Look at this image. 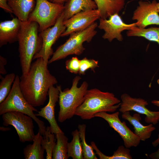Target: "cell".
<instances>
[{
  "label": "cell",
  "instance_id": "1",
  "mask_svg": "<svg viewBox=\"0 0 159 159\" xmlns=\"http://www.w3.org/2000/svg\"><path fill=\"white\" fill-rule=\"evenodd\" d=\"M48 63L39 57L32 63L28 73L20 77V86L24 98L35 107L43 105L50 87L57 84L56 77L50 72Z\"/></svg>",
  "mask_w": 159,
  "mask_h": 159
},
{
  "label": "cell",
  "instance_id": "2",
  "mask_svg": "<svg viewBox=\"0 0 159 159\" xmlns=\"http://www.w3.org/2000/svg\"><path fill=\"white\" fill-rule=\"evenodd\" d=\"M39 32V25L37 22L28 20L22 21L18 41L22 75L28 73L34 56L42 48V40Z\"/></svg>",
  "mask_w": 159,
  "mask_h": 159
},
{
  "label": "cell",
  "instance_id": "3",
  "mask_svg": "<svg viewBox=\"0 0 159 159\" xmlns=\"http://www.w3.org/2000/svg\"><path fill=\"white\" fill-rule=\"evenodd\" d=\"M121 102L112 93L102 92L97 88L88 90L75 115L83 120H90L100 112H115L119 108Z\"/></svg>",
  "mask_w": 159,
  "mask_h": 159
},
{
  "label": "cell",
  "instance_id": "4",
  "mask_svg": "<svg viewBox=\"0 0 159 159\" xmlns=\"http://www.w3.org/2000/svg\"><path fill=\"white\" fill-rule=\"evenodd\" d=\"M81 79L79 76H76L73 80L71 88H66L63 91L60 85L57 86L59 91V110L58 120L60 122H63L75 115L76 110L84 100L88 84L86 81H84L78 87V85Z\"/></svg>",
  "mask_w": 159,
  "mask_h": 159
},
{
  "label": "cell",
  "instance_id": "5",
  "mask_svg": "<svg viewBox=\"0 0 159 159\" xmlns=\"http://www.w3.org/2000/svg\"><path fill=\"white\" fill-rule=\"evenodd\" d=\"M20 77L16 75L11 90L5 100L0 103V115L9 112H22L31 117L37 124L39 132L44 136L46 130L44 122L38 118L34 112L38 110L26 101L20 86Z\"/></svg>",
  "mask_w": 159,
  "mask_h": 159
},
{
  "label": "cell",
  "instance_id": "6",
  "mask_svg": "<svg viewBox=\"0 0 159 159\" xmlns=\"http://www.w3.org/2000/svg\"><path fill=\"white\" fill-rule=\"evenodd\" d=\"M97 26V23L95 22L83 30L71 34L66 42L54 52L48 64L64 59L69 55L81 54L85 49L83 43L91 41L97 33L95 29Z\"/></svg>",
  "mask_w": 159,
  "mask_h": 159
},
{
  "label": "cell",
  "instance_id": "7",
  "mask_svg": "<svg viewBox=\"0 0 159 159\" xmlns=\"http://www.w3.org/2000/svg\"><path fill=\"white\" fill-rule=\"evenodd\" d=\"M64 4L52 2L48 0H36L33 11L28 21L37 22L39 32L53 26L63 12Z\"/></svg>",
  "mask_w": 159,
  "mask_h": 159
},
{
  "label": "cell",
  "instance_id": "8",
  "mask_svg": "<svg viewBox=\"0 0 159 159\" xmlns=\"http://www.w3.org/2000/svg\"><path fill=\"white\" fill-rule=\"evenodd\" d=\"M4 126L11 125L15 129L20 141H33L35 134L33 118L22 112L11 111L2 115Z\"/></svg>",
  "mask_w": 159,
  "mask_h": 159
},
{
  "label": "cell",
  "instance_id": "9",
  "mask_svg": "<svg viewBox=\"0 0 159 159\" xmlns=\"http://www.w3.org/2000/svg\"><path fill=\"white\" fill-rule=\"evenodd\" d=\"M64 18L63 12L52 27L40 32L39 35L42 40V48L40 51L34 56L33 60L42 57L48 63V59L54 53L52 45L66 29L63 23Z\"/></svg>",
  "mask_w": 159,
  "mask_h": 159
},
{
  "label": "cell",
  "instance_id": "10",
  "mask_svg": "<svg viewBox=\"0 0 159 159\" xmlns=\"http://www.w3.org/2000/svg\"><path fill=\"white\" fill-rule=\"evenodd\" d=\"M119 115L118 111L112 114L101 112L95 114V117H100L106 121L109 126L119 134L126 148L137 147L141 141L140 138L127 126L125 122L120 120Z\"/></svg>",
  "mask_w": 159,
  "mask_h": 159
},
{
  "label": "cell",
  "instance_id": "11",
  "mask_svg": "<svg viewBox=\"0 0 159 159\" xmlns=\"http://www.w3.org/2000/svg\"><path fill=\"white\" fill-rule=\"evenodd\" d=\"M121 102L119 111L122 113L126 111H134L145 115V122L155 125L159 122V111H152L146 107L148 103L141 98H133L126 93L121 96Z\"/></svg>",
  "mask_w": 159,
  "mask_h": 159
},
{
  "label": "cell",
  "instance_id": "12",
  "mask_svg": "<svg viewBox=\"0 0 159 159\" xmlns=\"http://www.w3.org/2000/svg\"><path fill=\"white\" fill-rule=\"evenodd\" d=\"M136 25V22L130 24L125 23L118 14L115 13L110 16L108 19L100 18L97 27L105 32L102 38L111 42L115 39L122 41L123 39L121 32L125 30L131 29Z\"/></svg>",
  "mask_w": 159,
  "mask_h": 159
},
{
  "label": "cell",
  "instance_id": "13",
  "mask_svg": "<svg viewBox=\"0 0 159 159\" xmlns=\"http://www.w3.org/2000/svg\"><path fill=\"white\" fill-rule=\"evenodd\" d=\"M155 0L151 2L140 0L134 11L132 19L136 21V26L145 28L151 25H159V14Z\"/></svg>",
  "mask_w": 159,
  "mask_h": 159
},
{
  "label": "cell",
  "instance_id": "14",
  "mask_svg": "<svg viewBox=\"0 0 159 159\" xmlns=\"http://www.w3.org/2000/svg\"><path fill=\"white\" fill-rule=\"evenodd\" d=\"M100 18V12L97 9L78 13L69 19L64 20L63 24L66 29L61 37L67 36L72 33L83 30Z\"/></svg>",
  "mask_w": 159,
  "mask_h": 159
},
{
  "label": "cell",
  "instance_id": "15",
  "mask_svg": "<svg viewBox=\"0 0 159 159\" xmlns=\"http://www.w3.org/2000/svg\"><path fill=\"white\" fill-rule=\"evenodd\" d=\"M59 91L57 86L51 87L48 92L49 100L47 104L40 109L36 114V116H40L46 119L50 124V130L55 134L63 132L59 126L54 116L55 107L57 102L59 101Z\"/></svg>",
  "mask_w": 159,
  "mask_h": 159
},
{
  "label": "cell",
  "instance_id": "16",
  "mask_svg": "<svg viewBox=\"0 0 159 159\" xmlns=\"http://www.w3.org/2000/svg\"><path fill=\"white\" fill-rule=\"evenodd\" d=\"M22 21L18 18L0 23V47L18 41Z\"/></svg>",
  "mask_w": 159,
  "mask_h": 159
},
{
  "label": "cell",
  "instance_id": "17",
  "mask_svg": "<svg viewBox=\"0 0 159 159\" xmlns=\"http://www.w3.org/2000/svg\"><path fill=\"white\" fill-rule=\"evenodd\" d=\"M122 117L133 126L134 133L139 138L141 141H145L149 138L152 132L156 129L151 123L146 126L142 124L140 122L141 118L140 114L138 113H134L132 116L130 111H126L122 113Z\"/></svg>",
  "mask_w": 159,
  "mask_h": 159
},
{
  "label": "cell",
  "instance_id": "18",
  "mask_svg": "<svg viewBox=\"0 0 159 159\" xmlns=\"http://www.w3.org/2000/svg\"><path fill=\"white\" fill-rule=\"evenodd\" d=\"M97 9L94 0H68L64 6V20L81 11Z\"/></svg>",
  "mask_w": 159,
  "mask_h": 159
},
{
  "label": "cell",
  "instance_id": "19",
  "mask_svg": "<svg viewBox=\"0 0 159 159\" xmlns=\"http://www.w3.org/2000/svg\"><path fill=\"white\" fill-rule=\"evenodd\" d=\"M7 3L13 13L23 22L28 21L36 5L34 0H8Z\"/></svg>",
  "mask_w": 159,
  "mask_h": 159
},
{
  "label": "cell",
  "instance_id": "20",
  "mask_svg": "<svg viewBox=\"0 0 159 159\" xmlns=\"http://www.w3.org/2000/svg\"><path fill=\"white\" fill-rule=\"evenodd\" d=\"M94 1L100 12V18L104 19H107L114 14H118L124 8L125 4V0Z\"/></svg>",
  "mask_w": 159,
  "mask_h": 159
},
{
  "label": "cell",
  "instance_id": "21",
  "mask_svg": "<svg viewBox=\"0 0 159 159\" xmlns=\"http://www.w3.org/2000/svg\"><path fill=\"white\" fill-rule=\"evenodd\" d=\"M43 137L38 132L35 135L32 144L26 145L23 149L25 159H44L45 149L42 144Z\"/></svg>",
  "mask_w": 159,
  "mask_h": 159
},
{
  "label": "cell",
  "instance_id": "22",
  "mask_svg": "<svg viewBox=\"0 0 159 159\" xmlns=\"http://www.w3.org/2000/svg\"><path fill=\"white\" fill-rule=\"evenodd\" d=\"M126 34L128 37H143L150 41L156 42L159 45V27L141 28L136 26L128 30Z\"/></svg>",
  "mask_w": 159,
  "mask_h": 159
},
{
  "label": "cell",
  "instance_id": "23",
  "mask_svg": "<svg viewBox=\"0 0 159 159\" xmlns=\"http://www.w3.org/2000/svg\"><path fill=\"white\" fill-rule=\"evenodd\" d=\"M57 142L52 152L53 159H67V145L68 138L64 132H60L55 134Z\"/></svg>",
  "mask_w": 159,
  "mask_h": 159
},
{
  "label": "cell",
  "instance_id": "24",
  "mask_svg": "<svg viewBox=\"0 0 159 159\" xmlns=\"http://www.w3.org/2000/svg\"><path fill=\"white\" fill-rule=\"evenodd\" d=\"M72 139L67 145V154L68 157L73 159H83V152L79 136V131L76 130L72 131Z\"/></svg>",
  "mask_w": 159,
  "mask_h": 159
},
{
  "label": "cell",
  "instance_id": "25",
  "mask_svg": "<svg viewBox=\"0 0 159 159\" xmlns=\"http://www.w3.org/2000/svg\"><path fill=\"white\" fill-rule=\"evenodd\" d=\"M91 145L96 152V154L100 159H131L132 157L130 154V150L125 146L120 145L114 152L113 155L108 156L102 153L98 148L95 143L92 141Z\"/></svg>",
  "mask_w": 159,
  "mask_h": 159
},
{
  "label": "cell",
  "instance_id": "26",
  "mask_svg": "<svg viewBox=\"0 0 159 159\" xmlns=\"http://www.w3.org/2000/svg\"><path fill=\"white\" fill-rule=\"evenodd\" d=\"M78 128L82 150L83 159H97L91 145H88L86 143L85 138L86 125L85 124H79Z\"/></svg>",
  "mask_w": 159,
  "mask_h": 159
},
{
  "label": "cell",
  "instance_id": "27",
  "mask_svg": "<svg viewBox=\"0 0 159 159\" xmlns=\"http://www.w3.org/2000/svg\"><path fill=\"white\" fill-rule=\"evenodd\" d=\"M16 76L12 73L6 75L4 77L0 75L1 81L0 83V103L3 102L9 94Z\"/></svg>",
  "mask_w": 159,
  "mask_h": 159
},
{
  "label": "cell",
  "instance_id": "28",
  "mask_svg": "<svg viewBox=\"0 0 159 159\" xmlns=\"http://www.w3.org/2000/svg\"><path fill=\"white\" fill-rule=\"evenodd\" d=\"M55 135L51 131L49 126L46 127L42 144L46 150L47 159H52V151L56 144L54 140Z\"/></svg>",
  "mask_w": 159,
  "mask_h": 159
},
{
  "label": "cell",
  "instance_id": "29",
  "mask_svg": "<svg viewBox=\"0 0 159 159\" xmlns=\"http://www.w3.org/2000/svg\"><path fill=\"white\" fill-rule=\"evenodd\" d=\"M98 62L93 59H88L85 57L80 60V68L79 74L80 75L85 74V71L88 69H90L95 72V69L99 67Z\"/></svg>",
  "mask_w": 159,
  "mask_h": 159
},
{
  "label": "cell",
  "instance_id": "30",
  "mask_svg": "<svg viewBox=\"0 0 159 159\" xmlns=\"http://www.w3.org/2000/svg\"><path fill=\"white\" fill-rule=\"evenodd\" d=\"M65 67L70 72L77 74L80 68V60L77 57H73L65 62Z\"/></svg>",
  "mask_w": 159,
  "mask_h": 159
},
{
  "label": "cell",
  "instance_id": "31",
  "mask_svg": "<svg viewBox=\"0 0 159 159\" xmlns=\"http://www.w3.org/2000/svg\"><path fill=\"white\" fill-rule=\"evenodd\" d=\"M7 0H0V7L6 12L12 13L13 11L7 3Z\"/></svg>",
  "mask_w": 159,
  "mask_h": 159
},
{
  "label": "cell",
  "instance_id": "32",
  "mask_svg": "<svg viewBox=\"0 0 159 159\" xmlns=\"http://www.w3.org/2000/svg\"><path fill=\"white\" fill-rule=\"evenodd\" d=\"M7 63V61L5 58L0 56V73L4 75L6 73V70L5 68V66Z\"/></svg>",
  "mask_w": 159,
  "mask_h": 159
},
{
  "label": "cell",
  "instance_id": "33",
  "mask_svg": "<svg viewBox=\"0 0 159 159\" xmlns=\"http://www.w3.org/2000/svg\"><path fill=\"white\" fill-rule=\"evenodd\" d=\"M149 156L152 159H159V147L156 151L150 154Z\"/></svg>",
  "mask_w": 159,
  "mask_h": 159
},
{
  "label": "cell",
  "instance_id": "34",
  "mask_svg": "<svg viewBox=\"0 0 159 159\" xmlns=\"http://www.w3.org/2000/svg\"><path fill=\"white\" fill-rule=\"evenodd\" d=\"M49 1L54 3L64 4V2H67L68 0H48Z\"/></svg>",
  "mask_w": 159,
  "mask_h": 159
},
{
  "label": "cell",
  "instance_id": "35",
  "mask_svg": "<svg viewBox=\"0 0 159 159\" xmlns=\"http://www.w3.org/2000/svg\"><path fill=\"white\" fill-rule=\"evenodd\" d=\"M152 144L153 146L154 147H156L159 145V135H158L157 139L153 141Z\"/></svg>",
  "mask_w": 159,
  "mask_h": 159
},
{
  "label": "cell",
  "instance_id": "36",
  "mask_svg": "<svg viewBox=\"0 0 159 159\" xmlns=\"http://www.w3.org/2000/svg\"><path fill=\"white\" fill-rule=\"evenodd\" d=\"M151 103L159 108V100H154L151 101Z\"/></svg>",
  "mask_w": 159,
  "mask_h": 159
},
{
  "label": "cell",
  "instance_id": "37",
  "mask_svg": "<svg viewBox=\"0 0 159 159\" xmlns=\"http://www.w3.org/2000/svg\"><path fill=\"white\" fill-rule=\"evenodd\" d=\"M1 130L3 131H6L9 130H11V128L8 127H5L3 126L1 127H0Z\"/></svg>",
  "mask_w": 159,
  "mask_h": 159
},
{
  "label": "cell",
  "instance_id": "38",
  "mask_svg": "<svg viewBox=\"0 0 159 159\" xmlns=\"http://www.w3.org/2000/svg\"><path fill=\"white\" fill-rule=\"evenodd\" d=\"M157 6L158 10V12L159 14V2L157 3Z\"/></svg>",
  "mask_w": 159,
  "mask_h": 159
},
{
  "label": "cell",
  "instance_id": "39",
  "mask_svg": "<svg viewBox=\"0 0 159 159\" xmlns=\"http://www.w3.org/2000/svg\"><path fill=\"white\" fill-rule=\"evenodd\" d=\"M157 83L159 85V79H158L157 80Z\"/></svg>",
  "mask_w": 159,
  "mask_h": 159
},
{
  "label": "cell",
  "instance_id": "40",
  "mask_svg": "<svg viewBox=\"0 0 159 159\" xmlns=\"http://www.w3.org/2000/svg\"><path fill=\"white\" fill-rule=\"evenodd\" d=\"M8 0H7V1H8Z\"/></svg>",
  "mask_w": 159,
  "mask_h": 159
}]
</instances>
